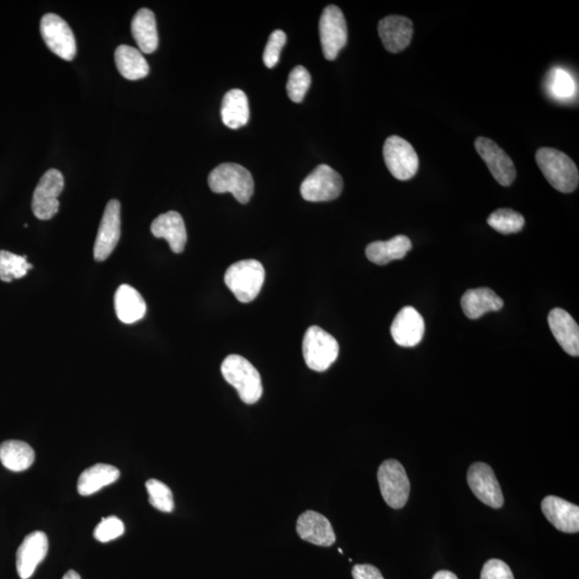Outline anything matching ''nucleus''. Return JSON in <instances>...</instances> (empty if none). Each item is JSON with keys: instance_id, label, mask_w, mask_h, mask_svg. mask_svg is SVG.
Returning a JSON list of instances; mask_svg holds the SVG:
<instances>
[{"instance_id": "f257e3e1", "label": "nucleus", "mask_w": 579, "mask_h": 579, "mask_svg": "<svg viewBox=\"0 0 579 579\" xmlns=\"http://www.w3.org/2000/svg\"><path fill=\"white\" fill-rule=\"evenodd\" d=\"M535 161L547 182L562 194H571L578 187L579 173L575 162L567 153L555 148H540Z\"/></svg>"}, {"instance_id": "f03ea898", "label": "nucleus", "mask_w": 579, "mask_h": 579, "mask_svg": "<svg viewBox=\"0 0 579 579\" xmlns=\"http://www.w3.org/2000/svg\"><path fill=\"white\" fill-rule=\"evenodd\" d=\"M221 374L228 385L236 387L241 400L252 405L263 394L261 376L254 366L241 355H228L221 365Z\"/></svg>"}, {"instance_id": "7ed1b4c3", "label": "nucleus", "mask_w": 579, "mask_h": 579, "mask_svg": "<svg viewBox=\"0 0 579 579\" xmlns=\"http://www.w3.org/2000/svg\"><path fill=\"white\" fill-rule=\"evenodd\" d=\"M265 280L263 265L256 260H244L227 269L225 283L237 301L247 304L257 299Z\"/></svg>"}, {"instance_id": "20e7f679", "label": "nucleus", "mask_w": 579, "mask_h": 579, "mask_svg": "<svg viewBox=\"0 0 579 579\" xmlns=\"http://www.w3.org/2000/svg\"><path fill=\"white\" fill-rule=\"evenodd\" d=\"M209 185L215 194L230 193L242 204L251 201L254 190L252 175L236 163H222L212 170Z\"/></svg>"}, {"instance_id": "39448f33", "label": "nucleus", "mask_w": 579, "mask_h": 579, "mask_svg": "<svg viewBox=\"0 0 579 579\" xmlns=\"http://www.w3.org/2000/svg\"><path fill=\"white\" fill-rule=\"evenodd\" d=\"M302 354L308 368L323 373L336 362L339 344L331 334L321 327H311L307 329L302 340Z\"/></svg>"}, {"instance_id": "423d86ee", "label": "nucleus", "mask_w": 579, "mask_h": 579, "mask_svg": "<svg viewBox=\"0 0 579 579\" xmlns=\"http://www.w3.org/2000/svg\"><path fill=\"white\" fill-rule=\"evenodd\" d=\"M378 482L387 506L396 509L406 506L410 496V481L400 461L389 459L382 462Z\"/></svg>"}, {"instance_id": "0eeeda50", "label": "nucleus", "mask_w": 579, "mask_h": 579, "mask_svg": "<svg viewBox=\"0 0 579 579\" xmlns=\"http://www.w3.org/2000/svg\"><path fill=\"white\" fill-rule=\"evenodd\" d=\"M318 30H320L324 57L327 61L336 60L339 52L343 49L348 41L347 22L342 10L334 4L324 9L318 23Z\"/></svg>"}, {"instance_id": "6e6552de", "label": "nucleus", "mask_w": 579, "mask_h": 579, "mask_svg": "<svg viewBox=\"0 0 579 579\" xmlns=\"http://www.w3.org/2000/svg\"><path fill=\"white\" fill-rule=\"evenodd\" d=\"M343 189V180L340 174L327 164H321L302 183L301 194L308 202H327L337 199Z\"/></svg>"}, {"instance_id": "1a4fd4ad", "label": "nucleus", "mask_w": 579, "mask_h": 579, "mask_svg": "<svg viewBox=\"0 0 579 579\" xmlns=\"http://www.w3.org/2000/svg\"><path fill=\"white\" fill-rule=\"evenodd\" d=\"M40 31L45 45L55 55L68 62L76 57V38L65 20L54 13H47L41 19Z\"/></svg>"}, {"instance_id": "9d476101", "label": "nucleus", "mask_w": 579, "mask_h": 579, "mask_svg": "<svg viewBox=\"0 0 579 579\" xmlns=\"http://www.w3.org/2000/svg\"><path fill=\"white\" fill-rule=\"evenodd\" d=\"M384 157L387 169L397 179L408 180L416 177L418 156L413 146L401 136H392L385 143Z\"/></svg>"}, {"instance_id": "9b49d317", "label": "nucleus", "mask_w": 579, "mask_h": 579, "mask_svg": "<svg viewBox=\"0 0 579 579\" xmlns=\"http://www.w3.org/2000/svg\"><path fill=\"white\" fill-rule=\"evenodd\" d=\"M65 187V180L62 174L56 169H51L41 178L38 186L34 193L33 207L34 214L40 220H50L60 210L58 196Z\"/></svg>"}, {"instance_id": "f8f14e48", "label": "nucleus", "mask_w": 579, "mask_h": 579, "mask_svg": "<svg viewBox=\"0 0 579 579\" xmlns=\"http://www.w3.org/2000/svg\"><path fill=\"white\" fill-rule=\"evenodd\" d=\"M475 146L497 182L504 187L511 186L517 178V169L508 153L487 137H477Z\"/></svg>"}, {"instance_id": "ddd939ff", "label": "nucleus", "mask_w": 579, "mask_h": 579, "mask_svg": "<svg viewBox=\"0 0 579 579\" xmlns=\"http://www.w3.org/2000/svg\"><path fill=\"white\" fill-rule=\"evenodd\" d=\"M468 484L472 492L486 506L500 509L504 497L495 472L484 462H476L468 471Z\"/></svg>"}, {"instance_id": "4468645a", "label": "nucleus", "mask_w": 579, "mask_h": 579, "mask_svg": "<svg viewBox=\"0 0 579 579\" xmlns=\"http://www.w3.org/2000/svg\"><path fill=\"white\" fill-rule=\"evenodd\" d=\"M120 238V203L111 200L106 204L98 236L95 238L94 257L95 261L103 262L111 256L118 246Z\"/></svg>"}, {"instance_id": "2eb2a0df", "label": "nucleus", "mask_w": 579, "mask_h": 579, "mask_svg": "<svg viewBox=\"0 0 579 579\" xmlns=\"http://www.w3.org/2000/svg\"><path fill=\"white\" fill-rule=\"evenodd\" d=\"M425 333L424 318L411 306L403 307L392 323L394 342L403 348H413L422 342Z\"/></svg>"}, {"instance_id": "dca6fc26", "label": "nucleus", "mask_w": 579, "mask_h": 579, "mask_svg": "<svg viewBox=\"0 0 579 579\" xmlns=\"http://www.w3.org/2000/svg\"><path fill=\"white\" fill-rule=\"evenodd\" d=\"M47 551H49V540L45 533L35 531L26 536L17 552L19 576L22 579L33 576L37 567L45 560Z\"/></svg>"}, {"instance_id": "f3484780", "label": "nucleus", "mask_w": 579, "mask_h": 579, "mask_svg": "<svg viewBox=\"0 0 579 579\" xmlns=\"http://www.w3.org/2000/svg\"><path fill=\"white\" fill-rule=\"evenodd\" d=\"M542 511L549 522L561 533L577 534L579 530V508L556 496H547L542 501Z\"/></svg>"}, {"instance_id": "a211bd4d", "label": "nucleus", "mask_w": 579, "mask_h": 579, "mask_svg": "<svg viewBox=\"0 0 579 579\" xmlns=\"http://www.w3.org/2000/svg\"><path fill=\"white\" fill-rule=\"evenodd\" d=\"M296 533L302 540L317 546L329 547L336 542L329 520L315 511L302 513L296 524Z\"/></svg>"}, {"instance_id": "6ab92c4d", "label": "nucleus", "mask_w": 579, "mask_h": 579, "mask_svg": "<svg viewBox=\"0 0 579 579\" xmlns=\"http://www.w3.org/2000/svg\"><path fill=\"white\" fill-rule=\"evenodd\" d=\"M379 36L385 50L400 53L411 44L413 23L410 19L401 15H390L380 21Z\"/></svg>"}, {"instance_id": "aec40b11", "label": "nucleus", "mask_w": 579, "mask_h": 579, "mask_svg": "<svg viewBox=\"0 0 579 579\" xmlns=\"http://www.w3.org/2000/svg\"><path fill=\"white\" fill-rule=\"evenodd\" d=\"M549 326L561 348L571 357H578L579 328L570 313L561 308H555L550 312Z\"/></svg>"}, {"instance_id": "412c9836", "label": "nucleus", "mask_w": 579, "mask_h": 579, "mask_svg": "<svg viewBox=\"0 0 579 579\" xmlns=\"http://www.w3.org/2000/svg\"><path fill=\"white\" fill-rule=\"evenodd\" d=\"M153 236L164 238L175 253L184 252L187 243V231L182 215L178 211H168L156 218L151 227Z\"/></svg>"}, {"instance_id": "4be33fe9", "label": "nucleus", "mask_w": 579, "mask_h": 579, "mask_svg": "<svg viewBox=\"0 0 579 579\" xmlns=\"http://www.w3.org/2000/svg\"><path fill=\"white\" fill-rule=\"evenodd\" d=\"M114 302L116 315L125 324H134L145 317L146 302L139 292L129 285L120 286Z\"/></svg>"}, {"instance_id": "5701e85b", "label": "nucleus", "mask_w": 579, "mask_h": 579, "mask_svg": "<svg viewBox=\"0 0 579 579\" xmlns=\"http://www.w3.org/2000/svg\"><path fill=\"white\" fill-rule=\"evenodd\" d=\"M503 301L495 292L488 288L471 289L461 299V308L465 315L472 320L479 318L487 312L499 311Z\"/></svg>"}, {"instance_id": "b1692460", "label": "nucleus", "mask_w": 579, "mask_h": 579, "mask_svg": "<svg viewBox=\"0 0 579 579\" xmlns=\"http://www.w3.org/2000/svg\"><path fill=\"white\" fill-rule=\"evenodd\" d=\"M132 36L145 54H152L158 47L159 38L155 14L150 9H140L132 19Z\"/></svg>"}, {"instance_id": "393cba45", "label": "nucleus", "mask_w": 579, "mask_h": 579, "mask_svg": "<svg viewBox=\"0 0 579 579\" xmlns=\"http://www.w3.org/2000/svg\"><path fill=\"white\" fill-rule=\"evenodd\" d=\"M412 249L410 238L405 236H397L390 241L375 242L366 248V256L369 261L378 264H389L394 260H401L407 256Z\"/></svg>"}, {"instance_id": "a878e982", "label": "nucleus", "mask_w": 579, "mask_h": 579, "mask_svg": "<svg viewBox=\"0 0 579 579\" xmlns=\"http://www.w3.org/2000/svg\"><path fill=\"white\" fill-rule=\"evenodd\" d=\"M120 472L116 467L97 464L85 470L79 477L78 492L81 496H90L103 490V487L113 484L119 480Z\"/></svg>"}, {"instance_id": "bb28decb", "label": "nucleus", "mask_w": 579, "mask_h": 579, "mask_svg": "<svg viewBox=\"0 0 579 579\" xmlns=\"http://www.w3.org/2000/svg\"><path fill=\"white\" fill-rule=\"evenodd\" d=\"M221 119L228 128L238 129L247 125L249 120V103L245 93L241 89H232L223 97Z\"/></svg>"}, {"instance_id": "cd10ccee", "label": "nucleus", "mask_w": 579, "mask_h": 579, "mask_svg": "<svg viewBox=\"0 0 579 579\" xmlns=\"http://www.w3.org/2000/svg\"><path fill=\"white\" fill-rule=\"evenodd\" d=\"M115 62L121 76L130 81L145 79L150 73L148 62L136 47L120 45L115 51Z\"/></svg>"}, {"instance_id": "c85d7f7f", "label": "nucleus", "mask_w": 579, "mask_h": 579, "mask_svg": "<svg viewBox=\"0 0 579 579\" xmlns=\"http://www.w3.org/2000/svg\"><path fill=\"white\" fill-rule=\"evenodd\" d=\"M0 461L10 471L22 472L34 464L35 451L23 441H4L0 444Z\"/></svg>"}, {"instance_id": "c756f323", "label": "nucleus", "mask_w": 579, "mask_h": 579, "mask_svg": "<svg viewBox=\"0 0 579 579\" xmlns=\"http://www.w3.org/2000/svg\"><path fill=\"white\" fill-rule=\"evenodd\" d=\"M33 265L28 262V257L6 251L0 252V280L12 283L14 279L23 278Z\"/></svg>"}, {"instance_id": "7c9ffc66", "label": "nucleus", "mask_w": 579, "mask_h": 579, "mask_svg": "<svg viewBox=\"0 0 579 579\" xmlns=\"http://www.w3.org/2000/svg\"><path fill=\"white\" fill-rule=\"evenodd\" d=\"M547 88L557 100H570L576 93V84L571 74L558 67L551 69L547 79Z\"/></svg>"}, {"instance_id": "2f4dec72", "label": "nucleus", "mask_w": 579, "mask_h": 579, "mask_svg": "<svg viewBox=\"0 0 579 579\" xmlns=\"http://www.w3.org/2000/svg\"><path fill=\"white\" fill-rule=\"evenodd\" d=\"M488 225L501 235H513L523 230L525 218L511 209H500L488 217Z\"/></svg>"}, {"instance_id": "473e14b6", "label": "nucleus", "mask_w": 579, "mask_h": 579, "mask_svg": "<svg viewBox=\"0 0 579 579\" xmlns=\"http://www.w3.org/2000/svg\"><path fill=\"white\" fill-rule=\"evenodd\" d=\"M146 490L150 495V503L159 511L171 513L174 509L172 491L164 483L151 479L146 482Z\"/></svg>"}, {"instance_id": "72a5a7b5", "label": "nucleus", "mask_w": 579, "mask_h": 579, "mask_svg": "<svg viewBox=\"0 0 579 579\" xmlns=\"http://www.w3.org/2000/svg\"><path fill=\"white\" fill-rule=\"evenodd\" d=\"M310 84L311 77L307 69L302 66L295 67L290 72L288 83H286V93H288L289 98L294 103H302L310 87Z\"/></svg>"}, {"instance_id": "f704fd0d", "label": "nucleus", "mask_w": 579, "mask_h": 579, "mask_svg": "<svg viewBox=\"0 0 579 579\" xmlns=\"http://www.w3.org/2000/svg\"><path fill=\"white\" fill-rule=\"evenodd\" d=\"M124 534V523L116 517L101 519L94 531L95 539L103 542V543H108V542L118 539Z\"/></svg>"}, {"instance_id": "c9c22d12", "label": "nucleus", "mask_w": 579, "mask_h": 579, "mask_svg": "<svg viewBox=\"0 0 579 579\" xmlns=\"http://www.w3.org/2000/svg\"><path fill=\"white\" fill-rule=\"evenodd\" d=\"M286 42V35L283 30H275L269 36L267 46L263 53L264 65L268 68H274L277 65L280 58V53L283 51Z\"/></svg>"}, {"instance_id": "e433bc0d", "label": "nucleus", "mask_w": 579, "mask_h": 579, "mask_svg": "<svg viewBox=\"0 0 579 579\" xmlns=\"http://www.w3.org/2000/svg\"><path fill=\"white\" fill-rule=\"evenodd\" d=\"M481 579H515L511 568L499 559L488 560L481 572Z\"/></svg>"}, {"instance_id": "4c0bfd02", "label": "nucleus", "mask_w": 579, "mask_h": 579, "mask_svg": "<svg viewBox=\"0 0 579 579\" xmlns=\"http://www.w3.org/2000/svg\"><path fill=\"white\" fill-rule=\"evenodd\" d=\"M354 579H385L379 568L371 565H357L352 570Z\"/></svg>"}, {"instance_id": "58836bf2", "label": "nucleus", "mask_w": 579, "mask_h": 579, "mask_svg": "<svg viewBox=\"0 0 579 579\" xmlns=\"http://www.w3.org/2000/svg\"><path fill=\"white\" fill-rule=\"evenodd\" d=\"M433 579H459L454 573L450 571H440L434 574Z\"/></svg>"}, {"instance_id": "ea45409f", "label": "nucleus", "mask_w": 579, "mask_h": 579, "mask_svg": "<svg viewBox=\"0 0 579 579\" xmlns=\"http://www.w3.org/2000/svg\"><path fill=\"white\" fill-rule=\"evenodd\" d=\"M62 579H82L76 571H68Z\"/></svg>"}]
</instances>
